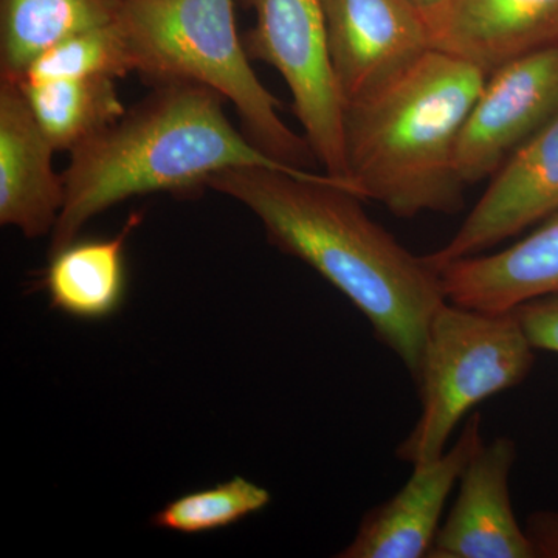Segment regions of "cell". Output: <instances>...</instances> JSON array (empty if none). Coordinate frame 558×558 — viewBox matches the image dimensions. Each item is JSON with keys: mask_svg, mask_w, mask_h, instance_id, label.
Instances as JSON below:
<instances>
[{"mask_svg": "<svg viewBox=\"0 0 558 558\" xmlns=\"http://www.w3.org/2000/svg\"><path fill=\"white\" fill-rule=\"evenodd\" d=\"M207 189L247 207L271 245L343 293L416 377L429 322L446 303L439 271L366 215L351 191L267 168H233Z\"/></svg>", "mask_w": 558, "mask_h": 558, "instance_id": "6da1fadb", "label": "cell"}, {"mask_svg": "<svg viewBox=\"0 0 558 558\" xmlns=\"http://www.w3.org/2000/svg\"><path fill=\"white\" fill-rule=\"evenodd\" d=\"M145 100L70 153L62 172L65 202L51 231L50 253L80 236L90 219L113 205L150 193H185L207 186L233 168H267L352 190L344 180L271 159L236 130L226 98L194 83L153 86Z\"/></svg>", "mask_w": 558, "mask_h": 558, "instance_id": "7a4b0ae2", "label": "cell"}, {"mask_svg": "<svg viewBox=\"0 0 558 558\" xmlns=\"http://www.w3.org/2000/svg\"><path fill=\"white\" fill-rule=\"evenodd\" d=\"M487 75L432 49L384 89L348 102L344 154L360 199L398 218L464 207L457 150Z\"/></svg>", "mask_w": 558, "mask_h": 558, "instance_id": "3957f363", "label": "cell"}, {"mask_svg": "<svg viewBox=\"0 0 558 558\" xmlns=\"http://www.w3.org/2000/svg\"><path fill=\"white\" fill-rule=\"evenodd\" d=\"M117 22L134 72L150 86L194 83L218 92L236 109L250 142L271 159L300 170L317 161L306 137L281 119V101L250 64L234 0H121Z\"/></svg>", "mask_w": 558, "mask_h": 558, "instance_id": "277c9868", "label": "cell"}, {"mask_svg": "<svg viewBox=\"0 0 558 558\" xmlns=\"http://www.w3.org/2000/svg\"><path fill=\"white\" fill-rule=\"evenodd\" d=\"M535 351L513 311L469 310L446 301L429 322L413 379L421 416L396 457L413 468L439 458L473 407L527 379Z\"/></svg>", "mask_w": 558, "mask_h": 558, "instance_id": "5b68a950", "label": "cell"}, {"mask_svg": "<svg viewBox=\"0 0 558 558\" xmlns=\"http://www.w3.org/2000/svg\"><path fill=\"white\" fill-rule=\"evenodd\" d=\"M248 3L256 14L255 25L244 36L250 60L266 62L284 78L315 159L326 174L344 180L355 191L344 154L347 102L330 60L323 0Z\"/></svg>", "mask_w": 558, "mask_h": 558, "instance_id": "8992f818", "label": "cell"}, {"mask_svg": "<svg viewBox=\"0 0 558 558\" xmlns=\"http://www.w3.org/2000/svg\"><path fill=\"white\" fill-rule=\"evenodd\" d=\"M557 117L558 47L524 54L495 70L459 137V178L469 186L494 175Z\"/></svg>", "mask_w": 558, "mask_h": 558, "instance_id": "52a82bcc", "label": "cell"}, {"mask_svg": "<svg viewBox=\"0 0 558 558\" xmlns=\"http://www.w3.org/2000/svg\"><path fill=\"white\" fill-rule=\"evenodd\" d=\"M330 60L344 102L398 80L427 51V20L409 0H323Z\"/></svg>", "mask_w": 558, "mask_h": 558, "instance_id": "ba28073f", "label": "cell"}, {"mask_svg": "<svg viewBox=\"0 0 558 558\" xmlns=\"http://www.w3.org/2000/svg\"><path fill=\"white\" fill-rule=\"evenodd\" d=\"M558 213V117L520 146L446 245L425 255L435 270L487 252Z\"/></svg>", "mask_w": 558, "mask_h": 558, "instance_id": "9c48e42d", "label": "cell"}, {"mask_svg": "<svg viewBox=\"0 0 558 558\" xmlns=\"http://www.w3.org/2000/svg\"><path fill=\"white\" fill-rule=\"evenodd\" d=\"M483 417L470 414L457 442L439 458L414 465L395 497L371 509L341 558L428 557L444 508L470 459L484 442Z\"/></svg>", "mask_w": 558, "mask_h": 558, "instance_id": "30bf717a", "label": "cell"}, {"mask_svg": "<svg viewBox=\"0 0 558 558\" xmlns=\"http://www.w3.org/2000/svg\"><path fill=\"white\" fill-rule=\"evenodd\" d=\"M515 461L512 438L481 444L459 478L457 501L427 558H535L510 501Z\"/></svg>", "mask_w": 558, "mask_h": 558, "instance_id": "8fae6325", "label": "cell"}, {"mask_svg": "<svg viewBox=\"0 0 558 558\" xmlns=\"http://www.w3.org/2000/svg\"><path fill=\"white\" fill-rule=\"evenodd\" d=\"M54 153L20 83L0 78V223L31 240L53 231L64 207Z\"/></svg>", "mask_w": 558, "mask_h": 558, "instance_id": "7c38bea8", "label": "cell"}, {"mask_svg": "<svg viewBox=\"0 0 558 558\" xmlns=\"http://www.w3.org/2000/svg\"><path fill=\"white\" fill-rule=\"evenodd\" d=\"M427 24L433 49L488 76L524 54L558 47V0H446Z\"/></svg>", "mask_w": 558, "mask_h": 558, "instance_id": "4fadbf2b", "label": "cell"}, {"mask_svg": "<svg viewBox=\"0 0 558 558\" xmlns=\"http://www.w3.org/2000/svg\"><path fill=\"white\" fill-rule=\"evenodd\" d=\"M447 301L487 312H509L558 293V213L498 253H481L439 269Z\"/></svg>", "mask_w": 558, "mask_h": 558, "instance_id": "5bb4252c", "label": "cell"}, {"mask_svg": "<svg viewBox=\"0 0 558 558\" xmlns=\"http://www.w3.org/2000/svg\"><path fill=\"white\" fill-rule=\"evenodd\" d=\"M142 216L132 215L112 238L80 240L50 253L43 275V289L53 310L83 319L101 322L116 315L128 292V238Z\"/></svg>", "mask_w": 558, "mask_h": 558, "instance_id": "9a60e30c", "label": "cell"}, {"mask_svg": "<svg viewBox=\"0 0 558 558\" xmlns=\"http://www.w3.org/2000/svg\"><path fill=\"white\" fill-rule=\"evenodd\" d=\"M121 0H0V78L20 81L44 51L119 20Z\"/></svg>", "mask_w": 558, "mask_h": 558, "instance_id": "2e32d148", "label": "cell"}, {"mask_svg": "<svg viewBox=\"0 0 558 558\" xmlns=\"http://www.w3.org/2000/svg\"><path fill=\"white\" fill-rule=\"evenodd\" d=\"M116 81L94 76L20 83V86L53 148L70 154L126 113Z\"/></svg>", "mask_w": 558, "mask_h": 558, "instance_id": "e0dca14e", "label": "cell"}, {"mask_svg": "<svg viewBox=\"0 0 558 558\" xmlns=\"http://www.w3.org/2000/svg\"><path fill=\"white\" fill-rule=\"evenodd\" d=\"M134 72V61L119 22L81 32L44 51L17 83L68 78L119 80Z\"/></svg>", "mask_w": 558, "mask_h": 558, "instance_id": "ac0fdd59", "label": "cell"}, {"mask_svg": "<svg viewBox=\"0 0 558 558\" xmlns=\"http://www.w3.org/2000/svg\"><path fill=\"white\" fill-rule=\"evenodd\" d=\"M267 488L252 481L234 476L218 486L201 488L172 499L163 509L154 513L153 524L157 529L197 535L233 526L255 515L270 505Z\"/></svg>", "mask_w": 558, "mask_h": 558, "instance_id": "d6986e66", "label": "cell"}, {"mask_svg": "<svg viewBox=\"0 0 558 558\" xmlns=\"http://www.w3.org/2000/svg\"><path fill=\"white\" fill-rule=\"evenodd\" d=\"M513 314L532 347L558 354V293L520 304Z\"/></svg>", "mask_w": 558, "mask_h": 558, "instance_id": "ffe728a7", "label": "cell"}, {"mask_svg": "<svg viewBox=\"0 0 558 558\" xmlns=\"http://www.w3.org/2000/svg\"><path fill=\"white\" fill-rule=\"evenodd\" d=\"M524 531L535 558H558V510L531 513Z\"/></svg>", "mask_w": 558, "mask_h": 558, "instance_id": "44dd1931", "label": "cell"}, {"mask_svg": "<svg viewBox=\"0 0 558 558\" xmlns=\"http://www.w3.org/2000/svg\"><path fill=\"white\" fill-rule=\"evenodd\" d=\"M409 2L414 7V9L421 11V13L424 14L425 20H427L429 14L435 13V11L438 10L446 0H409Z\"/></svg>", "mask_w": 558, "mask_h": 558, "instance_id": "7402d4cb", "label": "cell"}]
</instances>
